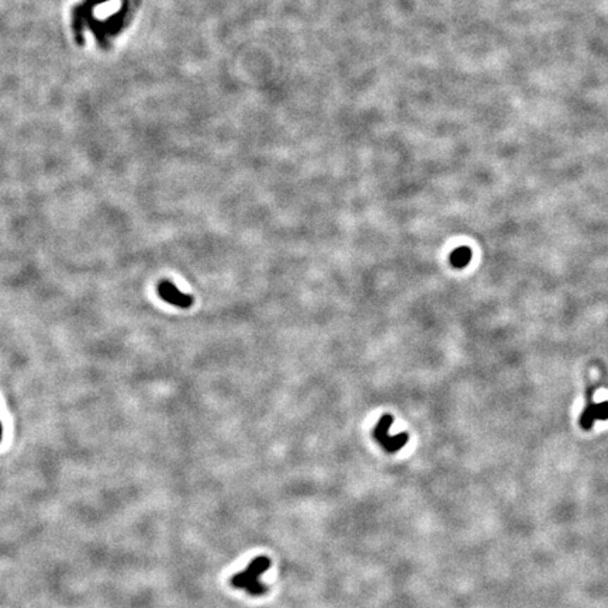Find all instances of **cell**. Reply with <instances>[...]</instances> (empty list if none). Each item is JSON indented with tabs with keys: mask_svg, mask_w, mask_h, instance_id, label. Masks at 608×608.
Here are the masks:
<instances>
[{
	"mask_svg": "<svg viewBox=\"0 0 608 608\" xmlns=\"http://www.w3.org/2000/svg\"><path fill=\"white\" fill-rule=\"evenodd\" d=\"M271 561L267 557L255 558L245 571L234 575L230 580L231 586L247 592L251 596H264L268 593V586L261 582V576L271 568Z\"/></svg>",
	"mask_w": 608,
	"mask_h": 608,
	"instance_id": "obj_1",
	"label": "cell"
},
{
	"mask_svg": "<svg viewBox=\"0 0 608 608\" xmlns=\"http://www.w3.org/2000/svg\"><path fill=\"white\" fill-rule=\"evenodd\" d=\"M394 418L391 414H384L376 424L373 430V438L376 442L387 452V454H396L400 451L407 442H408V434L401 432L397 435H389V430L393 424Z\"/></svg>",
	"mask_w": 608,
	"mask_h": 608,
	"instance_id": "obj_2",
	"label": "cell"
},
{
	"mask_svg": "<svg viewBox=\"0 0 608 608\" xmlns=\"http://www.w3.org/2000/svg\"><path fill=\"white\" fill-rule=\"evenodd\" d=\"M158 295L166 303L174 304L181 308H189L195 302V299L186 293H182L174 284L169 281H162L158 285Z\"/></svg>",
	"mask_w": 608,
	"mask_h": 608,
	"instance_id": "obj_3",
	"label": "cell"
},
{
	"mask_svg": "<svg viewBox=\"0 0 608 608\" xmlns=\"http://www.w3.org/2000/svg\"><path fill=\"white\" fill-rule=\"evenodd\" d=\"M596 420H608V401L590 404L582 414L580 424L585 430H590Z\"/></svg>",
	"mask_w": 608,
	"mask_h": 608,
	"instance_id": "obj_4",
	"label": "cell"
},
{
	"mask_svg": "<svg viewBox=\"0 0 608 608\" xmlns=\"http://www.w3.org/2000/svg\"><path fill=\"white\" fill-rule=\"evenodd\" d=\"M472 260V251L469 247H458L456 250L452 251V254L449 255V262L454 268L462 269L465 267L469 265Z\"/></svg>",
	"mask_w": 608,
	"mask_h": 608,
	"instance_id": "obj_5",
	"label": "cell"
},
{
	"mask_svg": "<svg viewBox=\"0 0 608 608\" xmlns=\"http://www.w3.org/2000/svg\"><path fill=\"white\" fill-rule=\"evenodd\" d=\"M1 437H3V428H1V424H0V442H1Z\"/></svg>",
	"mask_w": 608,
	"mask_h": 608,
	"instance_id": "obj_6",
	"label": "cell"
}]
</instances>
